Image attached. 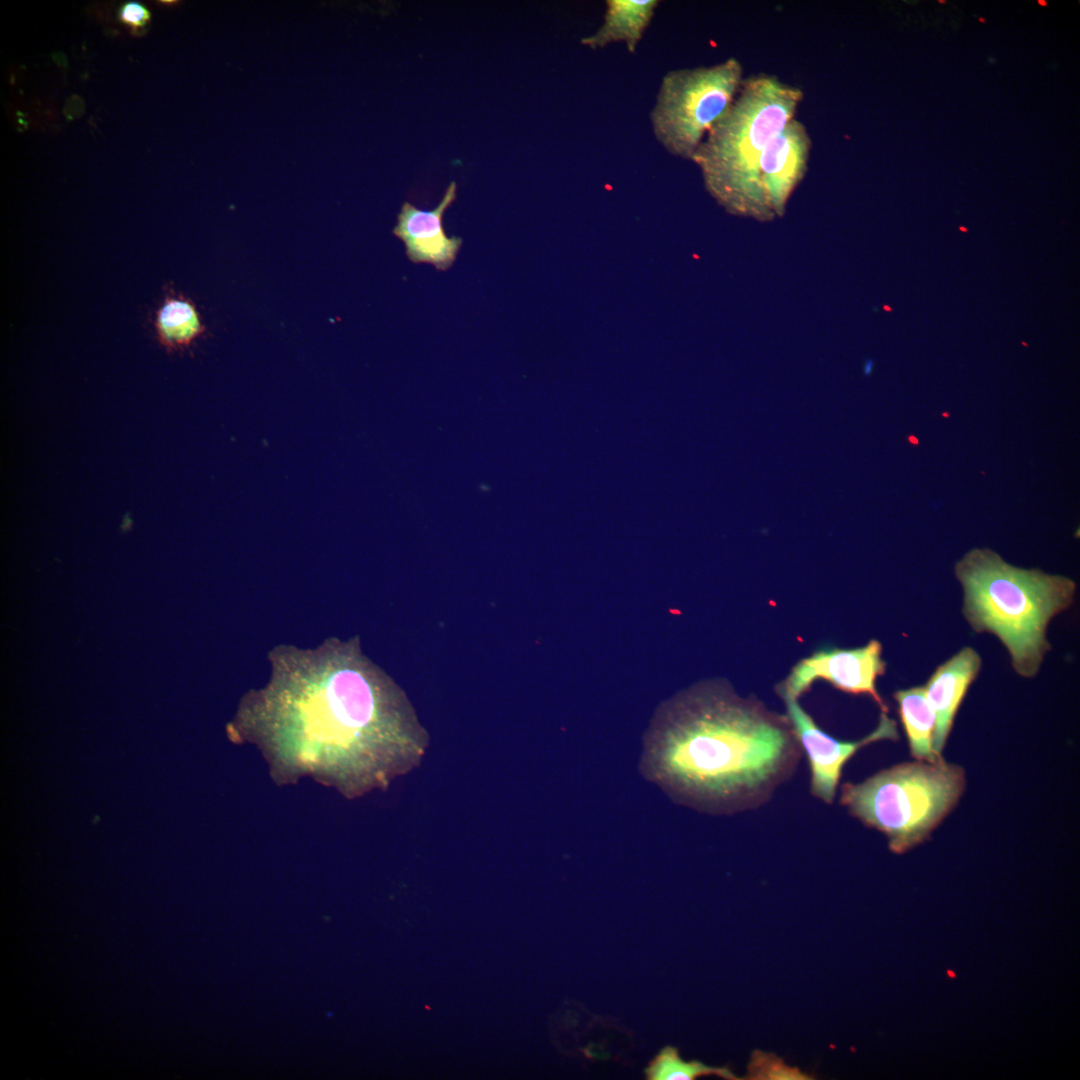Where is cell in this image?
I'll use <instances>...</instances> for the list:
<instances>
[{"mask_svg":"<svg viewBox=\"0 0 1080 1080\" xmlns=\"http://www.w3.org/2000/svg\"><path fill=\"white\" fill-rule=\"evenodd\" d=\"M270 660V681L244 697L234 732L260 749L277 783L309 776L354 798L419 765L428 734L358 641L277 647Z\"/></svg>","mask_w":1080,"mask_h":1080,"instance_id":"6da1fadb","label":"cell"},{"mask_svg":"<svg viewBox=\"0 0 1080 1080\" xmlns=\"http://www.w3.org/2000/svg\"><path fill=\"white\" fill-rule=\"evenodd\" d=\"M801 750L786 716L713 680L659 707L640 767L674 801L729 815L766 803L795 771Z\"/></svg>","mask_w":1080,"mask_h":1080,"instance_id":"7a4b0ae2","label":"cell"},{"mask_svg":"<svg viewBox=\"0 0 1080 1080\" xmlns=\"http://www.w3.org/2000/svg\"><path fill=\"white\" fill-rule=\"evenodd\" d=\"M963 617L976 633L996 636L1014 671L1035 677L1051 650L1050 621L1073 604L1077 585L1063 575L1007 563L990 549H973L955 565Z\"/></svg>","mask_w":1080,"mask_h":1080,"instance_id":"3957f363","label":"cell"},{"mask_svg":"<svg viewBox=\"0 0 1080 1080\" xmlns=\"http://www.w3.org/2000/svg\"><path fill=\"white\" fill-rule=\"evenodd\" d=\"M804 93L768 73L744 78L733 104L710 130L692 162L707 191L727 212L773 220L759 184V163L768 143L795 114Z\"/></svg>","mask_w":1080,"mask_h":1080,"instance_id":"277c9868","label":"cell"},{"mask_svg":"<svg viewBox=\"0 0 1080 1080\" xmlns=\"http://www.w3.org/2000/svg\"><path fill=\"white\" fill-rule=\"evenodd\" d=\"M966 787L962 766L916 760L841 786L840 804L865 826L883 833L903 854L925 842L955 808Z\"/></svg>","mask_w":1080,"mask_h":1080,"instance_id":"5b68a950","label":"cell"},{"mask_svg":"<svg viewBox=\"0 0 1080 1080\" xmlns=\"http://www.w3.org/2000/svg\"><path fill=\"white\" fill-rule=\"evenodd\" d=\"M735 57L710 65L668 71L649 119L652 132L672 156L692 161L710 130L733 104L744 80Z\"/></svg>","mask_w":1080,"mask_h":1080,"instance_id":"8992f818","label":"cell"},{"mask_svg":"<svg viewBox=\"0 0 1080 1080\" xmlns=\"http://www.w3.org/2000/svg\"><path fill=\"white\" fill-rule=\"evenodd\" d=\"M882 650V644L876 639L854 649L817 650L792 668L778 686V693L781 697L798 699L821 679L846 693L870 696L881 712L888 713L876 687L877 678L886 671Z\"/></svg>","mask_w":1080,"mask_h":1080,"instance_id":"52a82bcc","label":"cell"},{"mask_svg":"<svg viewBox=\"0 0 1080 1080\" xmlns=\"http://www.w3.org/2000/svg\"><path fill=\"white\" fill-rule=\"evenodd\" d=\"M782 698L792 731L808 757L810 792L827 804L834 801L843 766L858 750L878 741L899 739L895 720L881 712L876 728L865 737L857 741L837 740L819 728L798 699Z\"/></svg>","mask_w":1080,"mask_h":1080,"instance_id":"ba28073f","label":"cell"},{"mask_svg":"<svg viewBox=\"0 0 1080 1080\" xmlns=\"http://www.w3.org/2000/svg\"><path fill=\"white\" fill-rule=\"evenodd\" d=\"M812 140L806 126L796 118L766 146L759 163L761 193L772 219L784 214L788 200L803 179Z\"/></svg>","mask_w":1080,"mask_h":1080,"instance_id":"9c48e42d","label":"cell"},{"mask_svg":"<svg viewBox=\"0 0 1080 1080\" xmlns=\"http://www.w3.org/2000/svg\"><path fill=\"white\" fill-rule=\"evenodd\" d=\"M456 194L457 184L453 181L433 210H420L409 202L403 203L393 234L404 242L411 262L433 264L437 270L444 271L456 260L462 239L448 237L442 224L443 214Z\"/></svg>","mask_w":1080,"mask_h":1080,"instance_id":"30bf717a","label":"cell"},{"mask_svg":"<svg viewBox=\"0 0 1080 1080\" xmlns=\"http://www.w3.org/2000/svg\"><path fill=\"white\" fill-rule=\"evenodd\" d=\"M981 666L979 653L972 647H963L939 665L923 685L935 714L933 750L939 758L942 757L958 709Z\"/></svg>","mask_w":1080,"mask_h":1080,"instance_id":"8fae6325","label":"cell"},{"mask_svg":"<svg viewBox=\"0 0 1080 1080\" xmlns=\"http://www.w3.org/2000/svg\"><path fill=\"white\" fill-rule=\"evenodd\" d=\"M658 4V0H607L603 23L583 37L581 45L596 50L623 42L629 53H635Z\"/></svg>","mask_w":1080,"mask_h":1080,"instance_id":"7c38bea8","label":"cell"},{"mask_svg":"<svg viewBox=\"0 0 1080 1080\" xmlns=\"http://www.w3.org/2000/svg\"><path fill=\"white\" fill-rule=\"evenodd\" d=\"M897 702L901 723L908 740L910 754L916 760L935 762L933 750L935 714L927 699L924 686L897 690L893 694Z\"/></svg>","mask_w":1080,"mask_h":1080,"instance_id":"4fadbf2b","label":"cell"},{"mask_svg":"<svg viewBox=\"0 0 1080 1080\" xmlns=\"http://www.w3.org/2000/svg\"><path fill=\"white\" fill-rule=\"evenodd\" d=\"M154 325L160 344L168 350L189 346L205 331L195 305L182 295L165 297Z\"/></svg>","mask_w":1080,"mask_h":1080,"instance_id":"5bb4252c","label":"cell"},{"mask_svg":"<svg viewBox=\"0 0 1080 1080\" xmlns=\"http://www.w3.org/2000/svg\"><path fill=\"white\" fill-rule=\"evenodd\" d=\"M649 1080H693L700 1076L716 1075L728 1080L739 1079L725 1067H710L699 1061H683L676 1048L667 1046L648 1064Z\"/></svg>","mask_w":1080,"mask_h":1080,"instance_id":"9a60e30c","label":"cell"},{"mask_svg":"<svg viewBox=\"0 0 1080 1080\" xmlns=\"http://www.w3.org/2000/svg\"><path fill=\"white\" fill-rule=\"evenodd\" d=\"M747 1079L751 1080H809L798 1068L790 1067L771 1053L754 1051L748 1064Z\"/></svg>","mask_w":1080,"mask_h":1080,"instance_id":"2e32d148","label":"cell"},{"mask_svg":"<svg viewBox=\"0 0 1080 1080\" xmlns=\"http://www.w3.org/2000/svg\"><path fill=\"white\" fill-rule=\"evenodd\" d=\"M120 21L133 28H141L150 20L149 10L141 3L130 1L122 4L118 11Z\"/></svg>","mask_w":1080,"mask_h":1080,"instance_id":"e0dca14e","label":"cell"}]
</instances>
